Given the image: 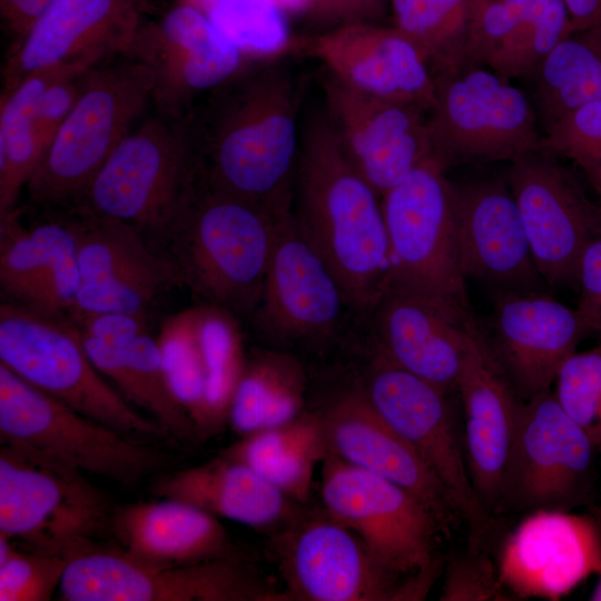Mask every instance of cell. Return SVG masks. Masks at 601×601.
<instances>
[{
	"mask_svg": "<svg viewBox=\"0 0 601 601\" xmlns=\"http://www.w3.org/2000/svg\"><path fill=\"white\" fill-rule=\"evenodd\" d=\"M290 51L314 58L342 82L383 99L431 110L434 75L395 27L359 22L294 39Z\"/></svg>",
	"mask_w": 601,
	"mask_h": 601,
	"instance_id": "obj_23",
	"label": "cell"
},
{
	"mask_svg": "<svg viewBox=\"0 0 601 601\" xmlns=\"http://www.w3.org/2000/svg\"><path fill=\"white\" fill-rule=\"evenodd\" d=\"M90 68L67 69L42 93L36 111V127L45 151L79 99Z\"/></svg>",
	"mask_w": 601,
	"mask_h": 601,
	"instance_id": "obj_46",
	"label": "cell"
},
{
	"mask_svg": "<svg viewBox=\"0 0 601 601\" xmlns=\"http://www.w3.org/2000/svg\"><path fill=\"white\" fill-rule=\"evenodd\" d=\"M593 515H594L597 526H598L600 564H599V569H598V571L595 573L598 575V581H597V583H595L589 599L592 600V601H601V515L597 514V513H593Z\"/></svg>",
	"mask_w": 601,
	"mask_h": 601,
	"instance_id": "obj_52",
	"label": "cell"
},
{
	"mask_svg": "<svg viewBox=\"0 0 601 601\" xmlns=\"http://www.w3.org/2000/svg\"><path fill=\"white\" fill-rule=\"evenodd\" d=\"M383 4L384 0H308L304 12L333 29L368 22V19L381 13Z\"/></svg>",
	"mask_w": 601,
	"mask_h": 601,
	"instance_id": "obj_49",
	"label": "cell"
},
{
	"mask_svg": "<svg viewBox=\"0 0 601 601\" xmlns=\"http://www.w3.org/2000/svg\"><path fill=\"white\" fill-rule=\"evenodd\" d=\"M0 444V535L69 560L111 530L114 511L87 474L33 450Z\"/></svg>",
	"mask_w": 601,
	"mask_h": 601,
	"instance_id": "obj_8",
	"label": "cell"
},
{
	"mask_svg": "<svg viewBox=\"0 0 601 601\" xmlns=\"http://www.w3.org/2000/svg\"><path fill=\"white\" fill-rule=\"evenodd\" d=\"M427 119L433 156L462 161H514L540 150L536 114L522 90L492 69L467 65L434 76Z\"/></svg>",
	"mask_w": 601,
	"mask_h": 601,
	"instance_id": "obj_11",
	"label": "cell"
},
{
	"mask_svg": "<svg viewBox=\"0 0 601 601\" xmlns=\"http://www.w3.org/2000/svg\"><path fill=\"white\" fill-rule=\"evenodd\" d=\"M497 565L481 551L454 555L450 559L440 594L443 601L509 600Z\"/></svg>",
	"mask_w": 601,
	"mask_h": 601,
	"instance_id": "obj_45",
	"label": "cell"
},
{
	"mask_svg": "<svg viewBox=\"0 0 601 601\" xmlns=\"http://www.w3.org/2000/svg\"><path fill=\"white\" fill-rule=\"evenodd\" d=\"M0 535V601H47L59 589L68 563L62 555L18 550Z\"/></svg>",
	"mask_w": 601,
	"mask_h": 601,
	"instance_id": "obj_42",
	"label": "cell"
},
{
	"mask_svg": "<svg viewBox=\"0 0 601 601\" xmlns=\"http://www.w3.org/2000/svg\"><path fill=\"white\" fill-rule=\"evenodd\" d=\"M321 472L324 510L383 565L401 577L436 573L435 538L442 523L420 499L328 450Z\"/></svg>",
	"mask_w": 601,
	"mask_h": 601,
	"instance_id": "obj_13",
	"label": "cell"
},
{
	"mask_svg": "<svg viewBox=\"0 0 601 601\" xmlns=\"http://www.w3.org/2000/svg\"><path fill=\"white\" fill-rule=\"evenodd\" d=\"M553 385L558 403L601 453V345L572 353Z\"/></svg>",
	"mask_w": 601,
	"mask_h": 601,
	"instance_id": "obj_41",
	"label": "cell"
},
{
	"mask_svg": "<svg viewBox=\"0 0 601 601\" xmlns=\"http://www.w3.org/2000/svg\"><path fill=\"white\" fill-rule=\"evenodd\" d=\"M464 452L472 485L491 513L501 506L521 400L487 351L481 331L461 373Z\"/></svg>",
	"mask_w": 601,
	"mask_h": 601,
	"instance_id": "obj_29",
	"label": "cell"
},
{
	"mask_svg": "<svg viewBox=\"0 0 601 601\" xmlns=\"http://www.w3.org/2000/svg\"><path fill=\"white\" fill-rule=\"evenodd\" d=\"M346 309L339 282L292 211L279 223L253 314L258 328L282 343L325 341L337 332Z\"/></svg>",
	"mask_w": 601,
	"mask_h": 601,
	"instance_id": "obj_19",
	"label": "cell"
},
{
	"mask_svg": "<svg viewBox=\"0 0 601 601\" xmlns=\"http://www.w3.org/2000/svg\"><path fill=\"white\" fill-rule=\"evenodd\" d=\"M375 347L404 370L456 392L480 325L465 323L423 299L387 290L367 314Z\"/></svg>",
	"mask_w": 601,
	"mask_h": 601,
	"instance_id": "obj_28",
	"label": "cell"
},
{
	"mask_svg": "<svg viewBox=\"0 0 601 601\" xmlns=\"http://www.w3.org/2000/svg\"><path fill=\"white\" fill-rule=\"evenodd\" d=\"M285 601L422 600L428 575L403 580L326 511H303L273 541Z\"/></svg>",
	"mask_w": 601,
	"mask_h": 601,
	"instance_id": "obj_10",
	"label": "cell"
},
{
	"mask_svg": "<svg viewBox=\"0 0 601 601\" xmlns=\"http://www.w3.org/2000/svg\"><path fill=\"white\" fill-rule=\"evenodd\" d=\"M208 16L246 57L277 58L290 51L294 38L275 0H215Z\"/></svg>",
	"mask_w": 601,
	"mask_h": 601,
	"instance_id": "obj_40",
	"label": "cell"
},
{
	"mask_svg": "<svg viewBox=\"0 0 601 601\" xmlns=\"http://www.w3.org/2000/svg\"><path fill=\"white\" fill-rule=\"evenodd\" d=\"M532 78L545 130L570 110L601 100V27L571 33Z\"/></svg>",
	"mask_w": 601,
	"mask_h": 601,
	"instance_id": "obj_36",
	"label": "cell"
},
{
	"mask_svg": "<svg viewBox=\"0 0 601 601\" xmlns=\"http://www.w3.org/2000/svg\"><path fill=\"white\" fill-rule=\"evenodd\" d=\"M479 0H391L394 27L418 49L434 76L467 65Z\"/></svg>",
	"mask_w": 601,
	"mask_h": 601,
	"instance_id": "obj_38",
	"label": "cell"
},
{
	"mask_svg": "<svg viewBox=\"0 0 601 601\" xmlns=\"http://www.w3.org/2000/svg\"><path fill=\"white\" fill-rule=\"evenodd\" d=\"M111 531L124 553L149 564L183 565L234 556L219 519L174 499L117 509Z\"/></svg>",
	"mask_w": 601,
	"mask_h": 601,
	"instance_id": "obj_30",
	"label": "cell"
},
{
	"mask_svg": "<svg viewBox=\"0 0 601 601\" xmlns=\"http://www.w3.org/2000/svg\"><path fill=\"white\" fill-rule=\"evenodd\" d=\"M363 390L376 411L440 480L467 524L469 550L480 551L494 529V519L472 485L450 392L404 370L377 348Z\"/></svg>",
	"mask_w": 601,
	"mask_h": 601,
	"instance_id": "obj_12",
	"label": "cell"
},
{
	"mask_svg": "<svg viewBox=\"0 0 601 601\" xmlns=\"http://www.w3.org/2000/svg\"><path fill=\"white\" fill-rule=\"evenodd\" d=\"M303 87L277 57L247 59L214 89L191 114L201 179L276 213L293 211Z\"/></svg>",
	"mask_w": 601,
	"mask_h": 601,
	"instance_id": "obj_1",
	"label": "cell"
},
{
	"mask_svg": "<svg viewBox=\"0 0 601 601\" xmlns=\"http://www.w3.org/2000/svg\"><path fill=\"white\" fill-rule=\"evenodd\" d=\"M147 6L148 0H52L13 43L2 92L40 69L92 67L127 53L146 21Z\"/></svg>",
	"mask_w": 601,
	"mask_h": 601,
	"instance_id": "obj_21",
	"label": "cell"
},
{
	"mask_svg": "<svg viewBox=\"0 0 601 601\" xmlns=\"http://www.w3.org/2000/svg\"><path fill=\"white\" fill-rule=\"evenodd\" d=\"M595 449L552 388L521 402L501 505L571 511L590 495Z\"/></svg>",
	"mask_w": 601,
	"mask_h": 601,
	"instance_id": "obj_15",
	"label": "cell"
},
{
	"mask_svg": "<svg viewBox=\"0 0 601 601\" xmlns=\"http://www.w3.org/2000/svg\"><path fill=\"white\" fill-rule=\"evenodd\" d=\"M59 591L67 601H285L235 556L157 565L93 546L68 560Z\"/></svg>",
	"mask_w": 601,
	"mask_h": 601,
	"instance_id": "obj_14",
	"label": "cell"
},
{
	"mask_svg": "<svg viewBox=\"0 0 601 601\" xmlns=\"http://www.w3.org/2000/svg\"><path fill=\"white\" fill-rule=\"evenodd\" d=\"M81 285L71 317L98 313L147 314L168 289L180 286L167 257L135 227L75 209Z\"/></svg>",
	"mask_w": 601,
	"mask_h": 601,
	"instance_id": "obj_20",
	"label": "cell"
},
{
	"mask_svg": "<svg viewBox=\"0 0 601 601\" xmlns=\"http://www.w3.org/2000/svg\"><path fill=\"white\" fill-rule=\"evenodd\" d=\"M535 0H479L469 37V62L489 61L533 7Z\"/></svg>",
	"mask_w": 601,
	"mask_h": 601,
	"instance_id": "obj_44",
	"label": "cell"
},
{
	"mask_svg": "<svg viewBox=\"0 0 601 601\" xmlns=\"http://www.w3.org/2000/svg\"><path fill=\"white\" fill-rule=\"evenodd\" d=\"M456 233L464 277L495 293L543 290L521 215L501 179L456 186Z\"/></svg>",
	"mask_w": 601,
	"mask_h": 601,
	"instance_id": "obj_25",
	"label": "cell"
},
{
	"mask_svg": "<svg viewBox=\"0 0 601 601\" xmlns=\"http://www.w3.org/2000/svg\"><path fill=\"white\" fill-rule=\"evenodd\" d=\"M129 55L152 73L154 110L186 117L201 93H210L233 77L247 60L191 3L173 7L157 21H145Z\"/></svg>",
	"mask_w": 601,
	"mask_h": 601,
	"instance_id": "obj_17",
	"label": "cell"
},
{
	"mask_svg": "<svg viewBox=\"0 0 601 601\" xmlns=\"http://www.w3.org/2000/svg\"><path fill=\"white\" fill-rule=\"evenodd\" d=\"M293 215L339 282L351 311L367 315L388 284L382 196L352 166L324 111L302 129Z\"/></svg>",
	"mask_w": 601,
	"mask_h": 601,
	"instance_id": "obj_2",
	"label": "cell"
},
{
	"mask_svg": "<svg viewBox=\"0 0 601 601\" xmlns=\"http://www.w3.org/2000/svg\"><path fill=\"white\" fill-rule=\"evenodd\" d=\"M572 32L601 27V0H563Z\"/></svg>",
	"mask_w": 601,
	"mask_h": 601,
	"instance_id": "obj_51",
	"label": "cell"
},
{
	"mask_svg": "<svg viewBox=\"0 0 601 601\" xmlns=\"http://www.w3.org/2000/svg\"><path fill=\"white\" fill-rule=\"evenodd\" d=\"M52 0H0L4 29L19 41Z\"/></svg>",
	"mask_w": 601,
	"mask_h": 601,
	"instance_id": "obj_50",
	"label": "cell"
},
{
	"mask_svg": "<svg viewBox=\"0 0 601 601\" xmlns=\"http://www.w3.org/2000/svg\"><path fill=\"white\" fill-rule=\"evenodd\" d=\"M81 334L125 343L148 332L147 314L98 313L71 317Z\"/></svg>",
	"mask_w": 601,
	"mask_h": 601,
	"instance_id": "obj_48",
	"label": "cell"
},
{
	"mask_svg": "<svg viewBox=\"0 0 601 601\" xmlns=\"http://www.w3.org/2000/svg\"><path fill=\"white\" fill-rule=\"evenodd\" d=\"M321 87L342 150L381 196L433 156L423 109L357 90L325 70Z\"/></svg>",
	"mask_w": 601,
	"mask_h": 601,
	"instance_id": "obj_18",
	"label": "cell"
},
{
	"mask_svg": "<svg viewBox=\"0 0 601 601\" xmlns=\"http://www.w3.org/2000/svg\"><path fill=\"white\" fill-rule=\"evenodd\" d=\"M540 150L566 158L591 174L601 165V100L558 118L541 137Z\"/></svg>",
	"mask_w": 601,
	"mask_h": 601,
	"instance_id": "obj_43",
	"label": "cell"
},
{
	"mask_svg": "<svg viewBox=\"0 0 601 601\" xmlns=\"http://www.w3.org/2000/svg\"><path fill=\"white\" fill-rule=\"evenodd\" d=\"M323 412H303L296 418L245 436L228 455L257 472L296 503L309 496L314 472L327 453Z\"/></svg>",
	"mask_w": 601,
	"mask_h": 601,
	"instance_id": "obj_33",
	"label": "cell"
},
{
	"mask_svg": "<svg viewBox=\"0 0 601 601\" xmlns=\"http://www.w3.org/2000/svg\"><path fill=\"white\" fill-rule=\"evenodd\" d=\"M191 114L179 118L154 110L144 116L75 209L121 220L142 236L162 239L200 177Z\"/></svg>",
	"mask_w": 601,
	"mask_h": 601,
	"instance_id": "obj_5",
	"label": "cell"
},
{
	"mask_svg": "<svg viewBox=\"0 0 601 601\" xmlns=\"http://www.w3.org/2000/svg\"><path fill=\"white\" fill-rule=\"evenodd\" d=\"M572 32L563 0H535L524 19L486 65L505 80L532 77L555 47Z\"/></svg>",
	"mask_w": 601,
	"mask_h": 601,
	"instance_id": "obj_39",
	"label": "cell"
},
{
	"mask_svg": "<svg viewBox=\"0 0 601 601\" xmlns=\"http://www.w3.org/2000/svg\"><path fill=\"white\" fill-rule=\"evenodd\" d=\"M150 69L129 53L89 69L75 107L63 120L26 188L46 208L80 204L102 165L152 104Z\"/></svg>",
	"mask_w": 601,
	"mask_h": 601,
	"instance_id": "obj_4",
	"label": "cell"
},
{
	"mask_svg": "<svg viewBox=\"0 0 601 601\" xmlns=\"http://www.w3.org/2000/svg\"><path fill=\"white\" fill-rule=\"evenodd\" d=\"M0 364L67 406L130 436H168L108 385L70 317L18 303L0 305Z\"/></svg>",
	"mask_w": 601,
	"mask_h": 601,
	"instance_id": "obj_7",
	"label": "cell"
},
{
	"mask_svg": "<svg viewBox=\"0 0 601 601\" xmlns=\"http://www.w3.org/2000/svg\"><path fill=\"white\" fill-rule=\"evenodd\" d=\"M81 336L96 368L128 404L146 411L168 436L185 441L197 434L168 386L157 338L148 332L125 343Z\"/></svg>",
	"mask_w": 601,
	"mask_h": 601,
	"instance_id": "obj_32",
	"label": "cell"
},
{
	"mask_svg": "<svg viewBox=\"0 0 601 601\" xmlns=\"http://www.w3.org/2000/svg\"><path fill=\"white\" fill-rule=\"evenodd\" d=\"M600 564L593 514L530 512L505 539L497 563L506 591L519 598L559 600Z\"/></svg>",
	"mask_w": 601,
	"mask_h": 601,
	"instance_id": "obj_24",
	"label": "cell"
},
{
	"mask_svg": "<svg viewBox=\"0 0 601 601\" xmlns=\"http://www.w3.org/2000/svg\"><path fill=\"white\" fill-rule=\"evenodd\" d=\"M154 492L159 497L194 505L217 519L255 529L286 525L302 512L299 503L224 453L203 464L162 475Z\"/></svg>",
	"mask_w": 601,
	"mask_h": 601,
	"instance_id": "obj_31",
	"label": "cell"
},
{
	"mask_svg": "<svg viewBox=\"0 0 601 601\" xmlns=\"http://www.w3.org/2000/svg\"><path fill=\"white\" fill-rule=\"evenodd\" d=\"M0 443L60 461L85 474L132 484L167 464L164 452L33 387L0 364Z\"/></svg>",
	"mask_w": 601,
	"mask_h": 601,
	"instance_id": "obj_9",
	"label": "cell"
},
{
	"mask_svg": "<svg viewBox=\"0 0 601 601\" xmlns=\"http://www.w3.org/2000/svg\"><path fill=\"white\" fill-rule=\"evenodd\" d=\"M322 412L328 451L405 489L442 524L459 514L426 462L376 411L363 388L345 394Z\"/></svg>",
	"mask_w": 601,
	"mask_h": 601,
	"instance_id": "obj_27",
	"label": "cell"
},
{
	"mask_svg": "<svg viewBox=\"0 0 601 601\" xmlns=\"http://www.w3.org/2000/svg\"><path fill=\"white\" fill-rule=\"evenodd\" d=\"M506 183L545 284L578 286L582 254L601 235L597 205L555 157L542 150L512 161Z\"/></svg>",
	"mask_w": 601,
	"mask_h": 601,
	"instance_id": "obj_16",
	"label": "cell"
},
{
	"mask_svg": "<svg viewBox=\"0 0 601 601\" xmlns=\"http://www.w3.org/2000/svg\"><path fill=\"white\" fill-rule=\"evenodd\" d=\"M589 177L593 184V187L598 195V211L601 220V165L598 166L591 174H589Z\"/></svg>",
	"mask_w": 601,
	"mask_h": 601,
	"instance_id": "obj_53",
	"label": "cell"
},
{
	"mask_svg": "<svg viewBox=\"0 0 601 601\" xmlns=\"http://www.w3.org/2000/svg\"><path fill=\"white\" fill-rule=\"evenodd\" d=\"M280 214L216 189L201 177L161 240L180 286L204 303L253 315Z\"/></svg>",
	"mask_w": 601,
	"mask_h": 601,
	"instance_id": "obj_3",
	"label": "cell"
},
{
	"mask_svg": "<svg viewBox=\"0 0 601 601\" xmlns=\"http://www.w3.org/2000/svg\"><path fill=\"white\" fill-rule=\"evenodd\" d=\"M208 304L179 311L161 325L157 338L168 386L197 434H206Z\"/></svg>",
	"mask_w": 601,
	"mask_h": 601,
	"instance_id": "obj_37",
	"label": "cell"
},
{
	"mask_svg": "<svg viewBox=\"0 0 601 601\" xmlns=\"http://www.w3.org/2000/svg\"><path fill=\"white\" fill-rule=\"evenodd\" d=\"M78 226L53 219L24 227L17 207L0 214V285L9 302L68 316L81 285Z\"/></svg>",
	"mask_w": 601,
	"mask_h": 601,
	"instance_id": "obj_26",
	"label": "cell"
},
{
	"mask_svg": "<svg viewBox=\"0 0 601 601\" xmlns=\"http://www.w3.org/2000/svg\"><path fill=\"white\" fill-rule=\"evenodd\" d=\"M306 377L292 355L264 351L246 359L228 422L240 436L285 424L304 411Z\"/></svg>",
	"mask_w": 601,
	"mask_h": 601,
	"instance_id": "obj_34",
	"label": "cell"
},
{
	"mask_svg": "<svg viewBox=\"0 0 601 601\" xmlns=\"http://www.w3.org/2000/svg\"><path fill=\"white\" fill-rule=\"evenodd\" d=\"M577 309L590 334L601 336V235L584 249L578 273Z\"/></svg>",
	"mask_w": 601,
	"mask_h": 601,
	"instance_id": "obj_47",
	"label": "cell"
},
{
	"mask_svg": "<svg viewBox=\"0 0 601 601\" xmlns=\"http://www.w3.org/2000/svg\"><path fill=\"white\" fill-rule=\"evenodd\" d=\"M588 335L577 308L544 290H526L494 294L489 337L482 338L520 400L525 401L551 388L562 363Z\"/></svg>",
	"mask_w": 601,
	"mask_h": 601,
	"instance_id": "obj_22",
	"label": "cell"
},
{
	"mask_svg": "<svg viewBox=\"0 0 601 601\" xmlns=\"http://www.w3.org/2000/svg\"><path fill=\"white\" fill-rule=\"evenodd\" d=\"M76 66L83 65L40 69L1 93L0 214L16 208L22 187L27 186L45 154L36 127V111L42 93L57 77Z\"/></svg>",
	"mask_w": 601,
	"mask_h": 601,
	"instance_id": "obj_35",
	"label": "cell"
},
{
	"mask_svg": "<svg viewBox=\"0 0 601 601\" xmlns=\"http://www.w3.org/2000/svg\"><path fill=\"white\" fill-rule=\"evenodd\" d=\"M445 170L432 156L382 196L390 246L387 290L475 323L460 263L456 186Z\"/></svg>",
	"mask_w": 601,
	"mask_h": 601,
	"instance_id": "obj_6",
	"label": "cell"
}]
</instances>
